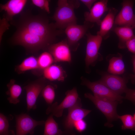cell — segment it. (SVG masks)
<instances>
[{
    "label": "cell",
    "mask_w": 135,
    "mask_h": 135,
    "mask_svg": "<svg viewBox=\"0 0 135 135\" xmlns=\"http://www.w3.org/2000/svg\"><path fill=\"white\" fill-rule=\"evenodd\" d=\"M81 84L86 86L90 90L94 96L112 101H118L119 103L122 102L124 97L114 92L98 80L91 82L83 76L81 77Z\"/></svg>",
    "instance_id": "7"
},
{
    "label": "cell",
    "mask_w": 135,
    "mask_h": 135,
    "mask_svg": "<svg viewBox=\"0 0 135 135\" xmlns=\"http://www.w3.org/2000/svg\"><path fill=\"white\" fill-rule=\"evenodd\" d=\"M126 48L130 52L135 54V35L128 40L126 42Z\"/></svg>",
    "instance_id": "30"
},
{
    "label": "cell",
    "mask_w": 135,
    "mask_h": 135,
    "mask_svg": "<svg viewBox=\"0 0 135 135\" xmlns=\"http://www.w3.org/2000/svg\"><path fill=\"white\" fill-rule=\"evenodd\" d=\"M101 77L98 81L114 92L121 95L128 88L126 84L129 77H122L106 72H101Z\"/></svg>",
    "instance_id": "9"
},
{
    "label": "cell",
    "mask_w": 135,
    "mask_h": 135,
    "mask_svg": "<svg viewBox=\"0 0 135 135\" xmlns=\"http://www.w3.org/2000/svg\"><path fill=\"white\" fill-rule=\"evenodd\" d=\"M108 0H101L96 1L92 7L89 12H86L84 14L85 21L90 23H96L100 26L101 18L104 13L108 11Z\"/></svg>",
    "instance_id": "14"
},
{
    "label": "cell",
    "mask_w": 135,
    "mask_h": 135,
    "mask_svg": "<svg viewBox=\"0 0 135 135\" xmlns=\"http://www.w3.org/2000/svg\"><path fill=\"white\" fill-rule=\"evenodd\" d=\"M134 21H135V15L134 16Z\"/></svg>",
    "instance_id": "35"
},
{
    "label": "cell",
    "mask_w": 135,
    "mask_h": 135,
    "mask_svg": "<svg viewBox=\"0 0 135 135\" xmlns=\"http://www.w3.org/2000/svg\"><path fill=\"white\" fill-rule=\"evenodd\" d=\"M134 1L123 0L122 3V8L116 16L114 24L119 26H127L135 28V15L134 14L133 6Z\"/></svg>",
    "instance_id": "12"
},
{
    "label": "cell",
    "mask_w": 135,
    "mask_h": 135,
    "mask_svg": "<svg viewBox=\"0 0 135 135\" xmlns=\"http://www.w3.org/2000/svg\"><path fill=\"white\" fill-rule=\"evenodd\" d=\"M87 124L86 122L82 119L78 120L75 122L74 128L78 132L81 133L86 128Z\"/></svg>",
    "instance_id": "28"
},
{
    "label": "cell",
    "mask_w": 135,
    "mask_h": 135,
    "mask_svg": "<svg viewBox=\"0 0 135 135\" xmlns=\"http://www.w3.org/2000/svg\"><path fill=\"white\" fill-rule=\"evenodd\" d=\"M94 24L85 21L83 24L70 25L65 29L66 40L71 50L76 51L80 46L79 40L86 34L88 30L93 26Z\"/></svg>",
    "instance_id": "6"
},
{
    "label": "cell",
    "mask_w": 135,
    "mask_h": 135,
    "mask_svg": "<svg viewBox=\"0 0 135 135\" xmlns=\"http://www.w3.org/2000/svg\"><path fill=\"white\" fill-rule=\"evenodd\" d=\"M132 59L133 67V71L134 73L135 72V54H134L132 56Z\"/></svg>",
    "instance_id": "33"
},
{
    "label": "cell",
    "mask_w": 135,
    "mask_h": 135,
    "mask_svg": "<svg viewBox=\"0 0 135 135\" xmlns=\"http://www.w3.org/2000/svg\"><path fill=\"white\" fill-rule=\"evenodd\" d=\"M134 28L127 26H118L114 27L112 30L118 36L119 42L118 48L120 49L126 48V43L134 35Z\"/></svg>",
    "instance_id": "19"
},
{
    "label": "cell",
    "mask_w": 135,
    "mask_h": 135,
    "mask_svg": "<svg viewBox=\"0 0 135 135\" xmlns=\"http://www.w3.org/2000/svg\"><path fill=\"white\" fill-rule=\"evenodd\" d=\"M57 88L56 85L51 84H48L44 88L41 93V96L46 103L50 105L55 98V90Z\"/></svg>",
    "instance_id": "24"
},
{
    "label": "cell",
    "mask_w": 135,
    "mask_h": 135,
    "mask_svg": "<svg viewBox=\"0 0 135 135\" xmlns=\"http://www.w3.org/2000/svg\"><path fill=\"white\" fill-rule=\"evenodd\" d=\"M38 68V58L31 56L25 58L20 64L17 65L15 70L18 74H20L28 70H35Z\"/></svg>",
    "instance_id": "22"
},
{
    "label": "cell",
    "mask_w": 135,
    "mask_h": 135,
    "mask_svg": "<svg viewBox=\"0 0 135 135\" xmlns=\"http://www.w3.org/2000/svg\"><path fill=\"white\" fill-rule=\"evenodd\" d=\"M12 21L16 28L12 37V42L31 53L47 50L63 32L42 15H34L28 12L22 14L16 21Z\"/></svg>",
    "instance_id": "1"
},
{
    "label": "cell",
    "mask_w": 135,
    "mask_h": 135,
    "mask_svg": "<svg viewBox=\"0 0 135 135\" xmlns=\"http://www.w3.org/2000/svg\"><path fill=\"white\" fill-rule=\"evenodd\" d=\"M108 12L106 16L102 20L100 30L97 32V35L100 36L104 40L108 39L110 36V32L113 28L118 10L112 7L109 8Z\"/></svg>",
    "instance_id": "15"
},
{
    "label": "cell",
    "mask_w": 135,
    "mask_h": 135,
    "mask_svg": "<svg viewBox=\"0 0 135 135\" xmlns=\"http://www.w3.org/2000/svg\"><path fill=\"white\" fill-rule=\"evenodd\" d=\"M129 76L132 84H135V72H134V74H130Z\"/></svg>",
    "instance_id": "32"
},
{
    "label": "cell",
    "mask_w": 135,
    "mask_h": 135,
    "mask_svg": "<svg viewBox=\"0 0 135 135\" xmlns=\"http://www.w3.org/2000/svg\"><path fill=\"white\" fill-rule=\"evenodd\" d=\"M9 124L7 117L0 114V135H16L12 130H9Z\"/></svg>",
    "instance_id": "26"
},
{
    "label": "cell",
    "mask_w": 135,
    "mask_h": 135,
    "mask_svg": "<svg viewBox=\"0 0 135 135\" xmlns=\"http://www.w3.org/2000/svg\"><path fill=\"white\" fill-rule=\"evenodd\" d=\"M125 93L124 98L130 101L135 106V90L128 88Z\"/></svg>",
    "instance_id": "29"
},
{
    "label": "cell",
    "mask_w": 135,
    "mask_h": 135,
    "mask_svg": "<svg viewBox=\"0 0 135 135\" xmlns=\"http://www.w3.org/2000/svg\"><path fill=\"white\" fill-rule=\"evenodd\" d=\"M122 56L119 53L116 54H109L106 58L109 62L108 69V73L114 74H121L125 70V66L122 60Z\"/></svg>",
    "instance_id": "17"
},
{
    "label": "cell",
    "mask_w": 135,
    "mask_h": 135,
    "mask_svg": "<svg viewBox=\"0 0 135 135\" xmlns=\"http://www.w3.org/2000/svg\"><path fill=\"white\" fill-rule=\"evenodd\" d=\"M87 43L85 59L86 71L89 73L90 66H94L96 63L103 60L102 56L98 51L102 38L100 36L93 35L90 33H86Z\"/></svg>",
    "instance_id": "4"
},
{
    "label": "cell",
    "mask_w": 135,
    "mask_h": 135,
    "mask_svg": "<svg viewBox=\"0 0 135 135\" xmlns=\"http://www.w3.org/2000/svg\"><path fill=\"white\" fill-rule=\"evenodd\" d=\"M46 79L44 77L25 86L24 89L26 92L27 110L29 112L36 108V102L39 95L47 84Z\"/></svg>",
    "instance_id": "10"
},
{
    "label": "cell",
    "mask_w": 135,
    "mask_h": 135,
    "mask_svg": "<svg viewBox=\"0 0 135 135\" xmlns=\"http://www.w3.org/2000/svg\"><path fill=\"white\" fill-rule=\"evenodd\" d=\"M118 118L120 119L122 123L121 126L123 130L130 129L135 131V121L133 116L130 114H125L118 116Z\"/></svg>",
    "instance_id": "25"
},
{
    "label": "cell",
    "mask_w": 135,
    "mask_h": 135,
    "mask_svg": "<svg viewBox=\"0 0 135 135\" xmlns=\"http://www.w3.org/2000/svg\"><path fill=\"white\" fill-rule=\"evenodd\" d=\"M84 96L90 100L105 116L107 122L104 124V126L112 127V122L118 119L116 107L119 103L118 101L97 97L89 93H85Z\"/></svg>",
    "instance_id": "3"
},
{
    "label": "cell",
    "mask_w": 135,
    "mask_h": 135,
    "mask_svg": "<svg viewBox=\"0 0 135 135\" xmlns=\"http://www.w3.org/2000/svg\"><path fill=\"white\" fill-rule=\"evenodd\" d=\"M47 50L52 56L54 63L72 62L71 50L66 39L50 44Z\"/></svg>",
    "instance_id": "13"
},
{
    "label": "cell",
    "mask_w": 135,
    "mask_h": 135,
    "mask_svg": "<svg viewBox=\"0 0 135 135\" xmlns=\"http://www.w3.org/2000/svg\"><path fill=\"white\" fill-rule=\"evenodd\" d=\"M53 116L50 114L45 121L43 135H64L63 132L58 128Z\"/></svg>",
    "instance_id": "23"
},
{
    "label": "cell",
    "mask_w": 135,
    "mask_h": 135,
    "mask_svg": "<svg viewBox=\"0 0 135 135\" xmlns=\"http://www.w3.org/2000/svg\"><path fill=\"white\" fill-rule=\"evenodd\" d=\"M31 2L33 5L41 9L44 10L48 13H50V0H32Z\"/></svg>",
    "instance_id": "27"
},
{
    "label": "cell",
    "mask_w": 135,
    "mask_h": 135,
    "mask_svg": "<svg viewBox=\"0 0 135 135\" xmlns=\"http://www.w3.org/2000/svg\"><path fill=\"white\" fill-rule=\"evenodd\" d=\"M65 94L64 98L59 104H58V102H56L49 105L46 110V114H50L57 118L61 117L64 110L73 106L79 97L76 87L67 90Z\"/></svg>",
    "instance_id": "8"
},
{
    "label": "cell",
    "mask_w": 135,
    "mask_h": 135,
    "mask_svg": "<svg viewBox=\"0 0 135 135\" xmlns=\"http://www.w3.org/2000/svg\"><path fill=\"white\" fill-rule=\"evenodd\" d=\"M57 4L58 7L53 17L57 28L62 30L70 25L76 24L77 18L74 9L79 7V2L77 0H59Z\"/></svg>",
    "instance_id": "2"
},
{
    "label": "cell",
    "mask_w": 135,
    "mask_h": 135,
    "mask_svg": "<svg viewBox=\"0 0 135 135\" xmlns=\"http://www.w3.org/2000/svg\"><path fill=\"white\" fill-rule=\"evenodd\" d=\"M42 75L46 79L50 81L63 82L67 76L66 71L60 65L52 64L44 70Z\"/></svg>",
    "instance_id": "18"
},
{
    "label": "cell",
    "mask_w": 135,
    "mask_h": 135,
    "mask_svg": "<svg viewBox=\"0 0 135 135\" xmlns=\"http://www.w3.org/2000/svg\"><path fill=\"white\" fill-rule=\"evenodd\" d=\"M8 90L6 94L9 96L7 100L11 104H16L20 102L19 97L21 94L22 89L21 86L16 83V81L11 79L7 84Z\"/></svg>",
    "instance_id": "20"
},
{
    "label": "cell",
    "mask_w": 135,
    "mask_h": 135,
    "mask_svg": "<svg viewBox=\"0 0 135 135\" xmlns=\"http://www.w3.org/2000/svg\"><path fill=\"white\" fill-rule=\"evenodd\" d=\"M16 135H33L35 128L44 124V120L36 121L26 114H22L15 116Z\"/></svg>",
    "instance_id": "11"
},
{
    "label": "cell",
    "mask_w": 135,
    "mask_h": 135,
    "mask_svg": "<svg viewBox=\"0 0 135 135\" xmlns=\"http://www.w3.org/2000/svg\"><path fill=\"white\" fill-rule=\"evenodd\" d=\"M38 68L33 71L34 74L42 75L44 70L54 62L53 57L48 52L45 51L41 54L38 58Z\"/></svg>",
    "instance_id": "21"
},
{
    "label": "cell",
    "mask_w": 135,
    "mask_h": 135,
    "mask_svg": "<svg viewBox=\"0 0 135 135\" xmlns=\"http://www.w3.org/2000/svg\"><path fill=\"white\" fill-rule=\"evenodd\" d=\"M80 1L84 4L89 10L93 4L97 1L96 0H80Z\"/></svg>",
    "instance_id": "31"
},
{
    "label": "cell",
    "mask_w": 135,
    "mask_h": 135,
    "mask_svg": "<svg viewBox=\"0 0 135 135\" xmlns=\"http://www.w3.org/2000/svg\"><path fill=\"white\" fill-rule=\"evenodd\" d=\"M26 0H10L4 4H0V11L6 12V20H12L13 17L20 13L26 4Z\"/></svg>",
    "instance_id": "16"
},
{
    "label": "cell",
    "mask_w": 135,
    "mask_h": 135,
    "mask_svg": "<svg viewBox=\"0 0 135 135\" xmlns=\"http://www.w3.org/2000/svg\"><path fill=\"white\" fill-rule=\"evenodd\" d=\"M81 100L79 98L76 103L68 109L67 115L65 118L64 126L65 130L64 135H74V124L75 122L83 119L91 112V110L83 108Z\"/></svg>",
    "instance_id": "5"
},
{
    "label": "cell",
    "mask_w": 135,
    "mask_h": 135,
    "mask_svg": "<svg viewBox=\"0 0 135 135\" xmlns=\"http://www.w3.org/2000/svg\"><path fill=\"white\" fill-rule=\"evenodd\" d=\"M133 118H134V119L135 121V112L133 116Z\"/></svg>",
    "instance_id": "34"
}]
</instances>
